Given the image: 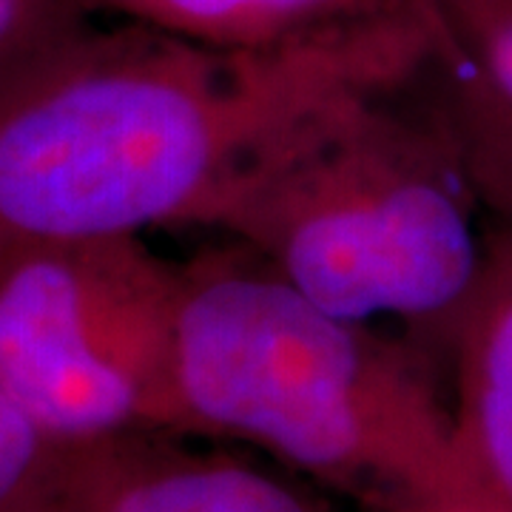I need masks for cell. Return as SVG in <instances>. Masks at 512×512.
Segmentation results:
<instances>
[{"instance_id": "8992f818", "label": "cell", "mask_w": 512, "mask_h": 512, "mask_svg": "<svg viewBox=\"0 0 512 512\" xmlns=\"http://www.w3.org/2000/svg\"><path fill=\"white\" fill-rule=\"evenodd\" d=\"M464 476L487 512H512V234L490 222L484 279L450 350Z\"/></svg>"}, {"instance_id": "7c38bea8", "label": "cell", "mask_w": 512, "mask_h": 512, "mask_svg": "<svg viewBox=\"0 0 512 512\" xmlns=\"http://www.w3.org/2000/svg\"><path fill=\"white\" fill-rule=\"evenodd\" d=\"M444 512H487V510H481V507H458V510H444Z\"/></svg>"}, {"instance_id": "3957f363", "label": "cell", "mask_w": 512, "mask_h": 512, "mask_svg": "<svg viewBox=\"0 0 512 512\" xmlns=\"http://www.w3.org/2000/svg\"><path fill=\"white\" fill-rule=\"evenodd\" d=\"M174 390L183 424L308 473L384 484L430 512L478 507L410 345L325 311L237 242L180 265Z\"/></svg>"}, {"instance_id": "5b68a950", "label": "cell", "mask_w": 512, "mask_h": 512, "mask_svg": "<svg viewBox=\"0 0 512 512\" xmlns=\"http://www.w3.org/2000/svg\"><path fill=\"white\" fill-rule=\"evenodd\" d=\"M57 498L69 512H311L262 470L165 456L131 436L60 447Z\"/></svg>"}, {"instance_id": "277c9868", "label": "cell", "mask_w": 512, "mask_h": 512, "mask_svg": "<svg viewBox=\"0 0 512 512\" xmlns=\"http://www.w3.org/2000/svg\"><path fill=\"white\" fill-rule=\"evenodd\" d=\"M177 296L143 237L0 248V390L60 447L183 424Z\"/></svg>"}, {"instance_id": "30bf717a", "label": "cell", "mask_w": 512, "mask_h": 512, "mask_svg": "<svg viewBox=\"0 0 512 512\" xmlns=\"http://www.w3.org/2000/svg\"><path fill=\"white\" fill-rule=\"evenodd\" d=\"M60 444L0 390V512H23L52 498Z\"/></svg>"}, {"instance_id": "8fae6325", "label": "cell", "mask_w": 512, "mask_h": 512, "mask_svg": "<svg viewBox=\"0 0 512 512\" xmlns=\"http://www.w3.org/2000/svg\"><path fill=\"white\" fill-rule=\"evenodd\" d=\"M89 0H0V80L94 23Z\"/></svg>"}, {"instance_id": "9c48e42d", "label": "cell", "mask_w": 512, "mask_h": 512, "mask_svg": "<svg viewBox=\"0 0 512 512\" xmlns=\"http://www.w3.org/2000/svg\"><path fill=\"white\" fill-rule=\"evenodd\" d=\"M444 55L512 111V0H433Z\"/></svg>"}, {"instance_id": "52a82bcc", "label": "cell", "mask_w": 512, "mask_h": 512, "mask_svg": "<svg viewBox=\"0 0 512 512\" xmlns=\"http://www.w3.org/2000/svg\"><path fill=\"white\" fill-rule=\"evenodd\" d=\"M396 0H89L94 12L225 52L276 49L348 26Z\"/></svg>"}, {"instance_id": "7a4b0ae2", "label": "cell", "mask_w": 512, "mask_h": 512, "mask_svg": "<svg viewBox=\"0 0 512 512\" xmlns=\"http://www.w3.org/2000/svg\"><path fill=\"white\" fill-rule=\"evenodd\" d=\"M427 69L299 117L239 171L202 228L228 234L325 311L396 322L450 356L484 279L490 220Z\"/></svg>"}, {"instance_id": "6da1fadb", "label": "cell", "mask_w": 512, "mask_h": 512, "mask_svg": "<svg viewBox=\"0 0 512 512\" xmlns=\"http://www.w3.org/2000/svg\"><path fill=\"white\" fill-rule=\"evenodd\" d=\"M441 43L433 0L259 52L92 23L0 80V248L202 228L276 134L339 94L419 77Z\"/></svg>"}, {"instance_id": "ba28073f", "label": "cell", "mask_w": 512, "mask_h": 512, "mask_svg": "<svg viewBox=\"0 0 512 512\" xmlns=\"http://www.w3.org/2000/svg\"><path fill=\"white\" fill-rule=\"evenodd\" d=\"M427 89L456 143L487 220L512 234V111L493 103L450 57L427 69Z\"/></svg>"}]
</instances>
